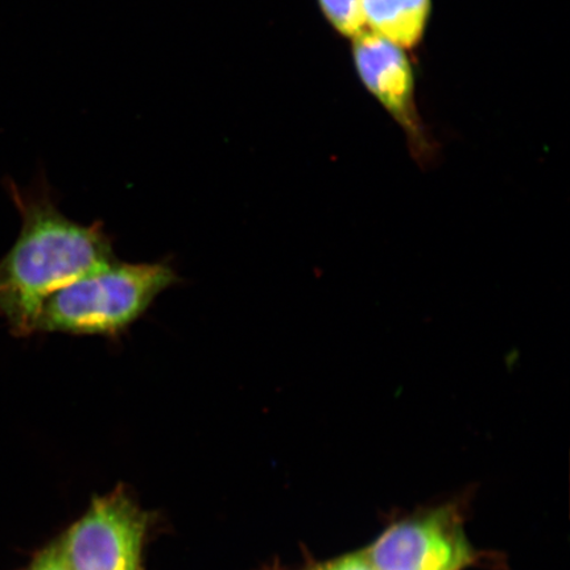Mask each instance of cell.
<instances>
[{"label": "cell", "instance_id": "cell-3", "mask_svg": "<svg viewBox=\"0 0 570 570\" xmlns=\"http://www.w3.org/2000/svg\"><path fill=\"white\" fill-rule=\"evenodd\" d=\"M375 570H465L475 552L454 509L401 520L365 551Z\"/></svg>", "mask_w": 570, "mask_h": 570}, {"label": "cell", "instance_id": "cell-6", "mask_svg": "<svg viewBox=\"0 0 570 570\" xmlns=\"http://www.w3.org/2000/svg\"><path fill=\"white\" fill-rule=\"evenodd\" d=\"M368 31L399 48H415L431 16V0H362Z\"/></svg>", "mask_w": 570, "mask_h": 570}, {"label": "cell", "instance_id": "cell-2", "mask_svg": "<svg viewBox=\"0 0 570 570\" xmlns=\"http://www.w3.org/2000/svg\"><path fill=\"white\" fill-rule=\"evenodd\" d=\"M178 282L166 263L117 259L53 292L42 304L38 332L118 337Z\"/></svg>", "mask_w": 570, "mask_h": 570}, {"label": "cell", "instance_id": "cell-7", "mask_svg": "<svg viewBox=\"0 0 570 570\" xmlns=\"http://www.w3.org/2000/svg\"><path fill=\"white\" fill-rule=\"evenodd\" d=\"M321 12L340 35L355 38L365 30L362 0H317Z\"/></svg>", "mask_w": 570, "mask_h": 570}, {"label": "cell", "instance_id": "cell-8", "mask_svg": "<svg viewBox=\"0 0 570 570\" xmlns=\"http://www.w3.org/2000/svg\"><path fill=\"white\" fill-rule=\"evenodd\" d=\"M316 570H375L368 561L365 551L348 553L341 558L325 562Z\"/></svg>", "mask_w": 570, "mask_h": 570}, {"label": "cell", "instance_id": "cell-5", "mask_svg": "<svg viewBox=\"0 0 570 570\" xmlns=\"http://www.w3.org/2000/svg\"><path fill=\"white\" fill-rule=\"evenodd\" d=\"M353 59L363 85L403 127L413 158L422 166L434 158L415 105V81L409 57L402 48L372 31L353 38Z\"/></svg>", "mask_w": 570, "mask_h": 570}, {"label": "cell", "instance_id": "cell-4", "mask_svg": "<svg viewBox=\"0 0 570 570\" xmlns=\"http://www.w3.org/2000/svg\"><path fill=\"white\" fill-rule=\"evenodd\" d=\"M147 518L125 495L97 499L61 550L71 570H139Z\"/></svg>", "mask_w": 570, "mask_h": 570}, {"label": "cell", "instance_id": "cell-1", "mask_svg": "<svg viewBox=\"0 0 570 570\" xmlns=\"http://www.w3.org/2000/svg\"><path fill=\"white\" fill-rule=\"evenodd\" d=\"M11 194L23 224L0 261V316L18 336H30L53 292L117 258L101 223L85 226L63 216L47 189L13 187Z\"/></svg>", "mask_w": 570, "mask_h": 570}, {"label": "cell", "instance_id": "cell-9", "mask_svg": "<svg viewBox=\"0 0 570 570\" xmlns=\"http://www.w3.org/2000/svg\"><path fill=\"white\" fill-rule=\"evenodd\" d=\"M30 570H71L60 543L53 544L39 554Z\"/></svg>", "mask_w": 570, "mask_h": 570}]
</instances>
